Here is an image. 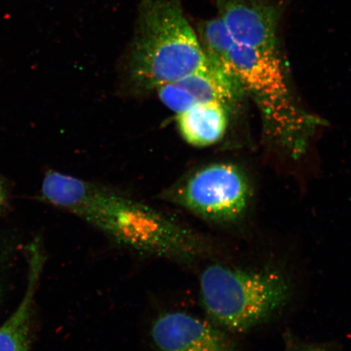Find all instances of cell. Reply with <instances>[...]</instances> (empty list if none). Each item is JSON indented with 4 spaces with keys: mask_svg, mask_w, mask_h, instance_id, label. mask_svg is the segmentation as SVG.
I'll return each mask as SVG.
<instances>
[{
    "mask_svg": "<svg viewBox=\"0 0 351 351\" xmlns=\"http://www.w3.org/2000/svg\"><path fill=\"white\" fill-rule=\"evenodd\" d=\"M177 121L183 138L195 147L217 143L225 135L228 126L225 106L219 103L196 105L178 114Z\"/></svg>",
    "mask_w": 351,
    "mask_h": 351,
    "instance_id": "cell-10",
    "label": "cell"
},
{
    "mask_svg": "<svg viewBox=\"0 0 351 351\" xmlns=\"http://www.w3.org/2000/svg\"><path fill=\"white\" fill-rule=\"evenodd\" d=\"M226 77L251 93L276 134L291 137L306 124L289 93L276 49L234 43L228 53Z\"/></svg>",
    "mask_w": 351,
    "mask_h": 351,
    "instance_id": "cell-4",
    "label": "cell"
},
{
    "mask_svg": "<svg viewBox=\"0 0 351 351\" xmlns=\"http://www.w3.org/2000/svg\"><path fill=\"white\" fill-rule=\"evenodd\" d=\"M6 192L4 188H0V214L2 213L4 208L6 207Z\"/></svg>",
    "mask_w": 351,
    "mask_h": 351,
    "instance_id": "cell-12",
    "label": "cell"
},
{
    "mask_svg": "<svg viewBox=\"0 0 351 351\" xmlns=\"http://www.w3.org/2000/svg\"><path fill=\"white\" fill-rule=\"evenodd\" d=\"M171 197L197 217L229 223L243 216L247 208L250 189L238 167L214 164L191 175L175 189Z\"/></svg>",
    "mask_w": 351,
    "mask_h": 351,
    "instance_id": "cell-5",
    "label": "cell"
},
{
    "mask_svg": "<svg viewBox=\"0 0 351 351\" xmlns=\"http://www.w3.org/2000/svg\"><path fill=\"white\" fill-rule=\"evenodd\" d=\"M219 17L234 43L241 45L276 49L278 7L267 0H217Z\"/></svg>",
    "mask_w": 351,
    "mask_h": 351,
    "instance_id": "cell-7",
    "label": "cell"
},
{
    "mask_svg": "<svg viewBox=\"0 0 351 351\" xmlns=\"http://www.w3.org/2000/svg\"><path fill=\"white\" fill-rule=\"evenodd\" d=\"M165 106L177 114L208 103L225 105L234 97L236 89L221 73L210 67L156 89Z\"/></svg>",
    "mask_w": 351,
    "mask_h": 351,
    "instance_id": "cell-9",
    "label": "cell"
},
{
    "mask_svg": "<svg viewBox=\"0 0 351 351\" xmlns=\"http://www.w3.org/2000/svg\"><path fill=\"white\" fill-rule=\"evenodd\" d=\"M41 199L140 254L191 265L208 253V241L187 227L138 202L72 176L47 172Z\"/></svg>",
    "mask_w": 351,
    "mask_h": 351,
    "instance_id": "cell-1",
    "label": "cell"
},
{
    "mask_svg": "<svg viewBox=\"0 0 351 351\" xmlns=\"http://www.w3.org/2000/svg\"><path fill=\"white\" fill-rule=\"evenodd\" d=\"M197 35L210 67L229 81L226 75V58L234 40L225 22L219 16L200 22Z\"/></svg>",
    "mask_w": 351,
    "mask_h": 351,
    "instance_id": "cell-11",
    "label": "cell"
},
{
    "mask_svg": "<svg viewBox=\"0 0 351 351\" xmlns=\"http://www.w3.org/2000/svg\"><path fill=\"white\" fill-rule=\"evenodd\" d=\"M27 261L24 295L10 317L0 327V351H29L32 344L35 297L46 261L40 241L34 240L29 245Z\"/></svg>",
    "mask_w": 351,
    "mask_h": 351,
    "instance_id": "cell-8",
    "label": "cell"
},
{
    "mask_svg": "<svg viewBox=\"0 0 351 351\" xmlns=\"http://www.w3.org/2000/svg\"><path fill=\"white\" fill-rule=\"evenodd\" d=\"M202 306L210 322L241 333L265 322L287 304L289 287L273 270H244L222 263L206 267L199 279Z\"/></svg>",
    "mask_w": 351,
    "mask_h": 351,
    "instance_id": "cell-3",
    "label": "cell"
},
{
    "mask_svg": "<svg viewBox=\"0 0 351 351\" xmlns=\"http://www.w3.org/2000/svg\"><path fill=\"white\" fill-rule=\"evenodd\" d=\"M158 351H237L228 332L210 320L185 311L161 313L151 328Z\"/></svg>",
    "mask_w": 351,
    "mask_h": 351,
    "instance_id": "cell-6",
    "label": "cell"
},
{
    "mask_svg": "<svg viewBox=\"0 0 351 351\" xmlns=\"http://www.w3.org/2000/svg\"><path fill=\"white\" fill-rule=\"evenodd\" d=\"M300 351H329L324 346H308L302 348Z\"/></svg>",
    "mask_w": 351,
    "mask_h": 351,
    "instance_id": "cell-13",
    "label": "cell"
},
{
    "mask_svg": "<svg viewBox=\"0 0 351 351\" xmlns=\"http://www.w3.org/2000/svg\"><path fill=\"white\" fill-rule=\"evenodd\" d=\"M210 69L182 0H140L132 40V80L147 90Z\"/></svg>",
    "mask_w": 351,
    "mask_h": 351,
    "instance_id": "cell-2",
    "label": "cell"
},
{
    "mask_svg": "<svg viewBox=\"0 0 351 351\" xmlns=\"http://www.w3.org/2000/svg\"><path fill=\"white\" fill-rule=\"evenodd\" d=\"M2 187H3V184H2V182H0V188H2Z\"/></svg>",
    "mask_w": 351,
    "mask_h": 351,
    "instance_id": "cell-14",
    "label": "cell"
}]
</instances>
